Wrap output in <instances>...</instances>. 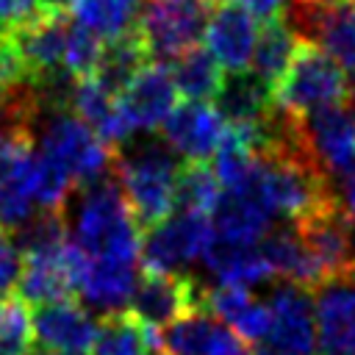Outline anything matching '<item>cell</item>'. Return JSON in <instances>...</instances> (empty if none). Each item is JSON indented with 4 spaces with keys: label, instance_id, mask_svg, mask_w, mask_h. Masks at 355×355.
Segmentation results:
<instances>
[{
    "label": "cell",
    "instance_id": "obj_1",
    "mask_svg": "<svg viewBox=\"0 0 355 355\" xmlns=\"http://www.w3.org/2000/svg\"><path fill=\"white\" fill-rule=\"evenodd\" d=\"M67 236L69 244L92 261L136 266L141 252V227L133 219L119 183L108 175L89 186H80Z\"/></svg>",
    "mask_w": 355,
    "mask_h": 355
},
{
    "label": "cell",
    "instance_id": "obj_2",
    "mask_svg": "<svg viewBox=\"0 0 355 355\" xmlns=\"http://www.w3.org/2000/svg\"><path fill=\"white\" fill-rule=\"evenodd\" d=\"M111 169L141 233L178 211V175L183 164L164 139H130L114 155Z\"/></svg>",
    "mask_w": 355,
    "mask_h": 355
},
{
    "label": "cell",
    "instance_id": "obj_3",
    "mask_svg": "<svg viewBox=\"0 0 355 355\" xmlns=\"http://www.w3.org/2000/svg\"><path fill=\"white\" fill-rule=\"evenodd\" d=\"M272 100L291 116H308L322 108L352 105L355 86L333 58H327L319 47L300 42L286 75L272 89Z\"/></svg>",
    "mask_w": 355,
    "mask_h": 355
},
{
    "label": "cell",
    "instance_id": "obj_4",
    "mask_svg": "<svg viewBox=\"0 0 355 355\" xmlns=\"http://www.w3.org/2000/svg\"><path fill=\"white\" fill-rule=\"evenodd\" d=\"M36 133H39V150L50 155L80 186L100 180L114 166L111 147L103 144L97 133L67 108L42 111L36 122Z\"/></svg>",
    "mask_w": 355,
    "mask_h": 355
},
{
    "label": "cell",
    "instance_id": "obj_5",
    "mask_svg": "<svg viewBox=\"0 0 355 355\" xmlns=\"http://www.w3.org/2000/svg\"><path fill=\"white\" fill-rule=\"evenodd\" d=\"M211 0H141L136 33L153 64L178 61L205 36Z\"/></svg>",
    "mask_w": 355,
    "mask_h": 355
},
{
    "label": "cell",
    "instance_id": "obj_6",
    "mask_svg": "<svg viewBox=\"0 0 355 355\" xmlns=\"http://www.w3.org/2000/svg\"><path fill=\"white\" fill-rule=\"evenodd\" d=\"M286 25L300 42L319 47L341 72L355 78V3L352 0H288Z\"/></svg>",
    "mask_w": 355,
    "mask_h": 355
},
{
    "label": "cell",
    "instance_id": "obj_7",
    "mask_svg": "<svg viewBox=\"0 0 355 355\" xmlns=\"http://www.w3.org/2000/svg\"><path fill=\"white\" fill-rule=\"evenodd\" d=\"M214 241V225L208 214L175 211L164 222L141 233V263L153 275H178L183 266L205 258Z\"/></svg>",
    "mask_w": 355,
    "mask_h": 355
},
{
    "label": "cell",
    "instance_id": "obj_8",
    "mask_svg": "<svg viewBox=\"0 0 355 355\" xmlns=\"http://www.w3.org/2000/svg\"><path fill=\"white\" fill-rule=\"evenodd\" d=\"M194 311H202V286L186 275L144 272L128 302V313L158 336Z\"/></svg>",
    "mask_w": 355,
    "mask_h": 355
},
{
    "label": "cell",
    "instance_id": "obj_9",
    "mask_svg": "<svg viewBox=\"0 0 355 355\" xmlns=\"http://www.w3.org/2000/svg\"><path fill=\"white\" fill-rule=\"evenodd\" d=\"M269 327L263 336V352L269 355H316V316L311 291L283 283L277 286L269 300Z\"/></svg>",
    "mask_w": 355,
    "mask_h": 355
},
{
    "label": "cell",
    "instance_id": "obj_10",
    "mask_svg": "<svg viewBox=\"0 0 355 355\" xmlns=\"http://www.w3.org/2000/svg\"><path fill=\"white\" fill-rule=\"evenodd\" d=\"M302 147L311 161L330 178L355 169V108L333 105L302 116Z\"/></svg>",
    "mask_w": 355,
    "mask_h": 355
},
{
    "label": "cell",
    "instance_id": "obj_11",
    "mask_svg": "<svg viewBox=\"0 0 355 355\" xmlns=\"http://www.w3.org/2000/svg\"><path fill=\"white\" fill-rule=\"evenodd\" d=\"M164 144L186 164H205L222 147L227 125L211 103H183L161 125Z\"/></svg>",
    "mask_w": 355,
    "mask_h": 355
},
{
    "label": "cell",
    "instance_id": "obj_12",
    "mask_svg": "<svg viewBox=\"0 0 355 355\" xmlns=\"http://www.w3.org/2000/svg\"><path fill=\"white\" fill-rule=\"evenodd\" d=\"M69 272H72V291H78L86 305L105 311V316L122 313L139 283L133 263L92 261L83 258L72 244H69Z\"/></svg>",
    "mask_w": 355,
    "mask_h": 355
},
{
    "label": "cell",
    "instance_id": "obj_13",
    "mask_svg": "<svg viewBox=\"0 0 355 355\" xmlns=\"http://www.w3.org/2000/svg\"><path fill=\"white\" fill-rule=\"evenodd\" d=\"M31 327L33 349L39 355H80L92 349L97 333V322L92 319V313L72 300L36 308L31 316Z\"/></svg>",
    "mask_w": 355,
    "mask_h": 355
},
{
    "label": "cell",
    "instance_id": "obj_14",
    "mask_svg": "<svg viewBox=\"0 0 355 355\" xmlns=\"http://www.w3.org/2000/svg\"><path fill=\"white\" fill-rule=\"evenodd\" d=\"M258 22L239 6L219 0L205 25V50L227 72H247L258 44Z\"/></svg>",
    "mask_w": 355,
    "mask_h": 355
},
{
    "label": "cell",
    "instance_id": "obj_15",
    "mask_svg": "<svg viewBox=\"0 0 355 355\" xmlns=\"http://www.w3.org/2000/svg\"><path fill=\"white\" fill-rule=\"evenodd\" d=\"M175 103H178V89L169 67L153 61L119 94V111L133 133L161 128L166 116L175 111Z\"/></svg>",
    "mask_w": 355,
    "mask_h": 355
},
{
    "label": "cell",
    "instance_id": "obj_16",
    "mask_svg": "<svg viewBox=\"0 0 355 355\" xmlns=\"http://www.w3.org/2000/svg\"><path fill=\"white\" fill-rule=\"evenodd\" d=\"M316 338L324 355H355V280H336L313 300Z\"/></svg>",
    "mask_w": 355,
    "mask_h": 355
},
{
    "label": "cell",
    "instance_id": "obj_17",
    "mask_svg": "<svg viewBox=\"0 0 355 355\" xmlns=\"http://www.w3.org/2000/svg\"><path fill=\"white\" fill-rule=\"evenodd\" d=\"M17 291H19V302L33 308L67 300L72 294L69 241L55 250L22 252V275H19Z\"/></svg>",
    "mask_w": 355,
    "mask_h": 355
},
{
    "label": "cell",
    "instance_id": "obj_18",
    "mask_svg": "<svg viewBox=\"0 0 355 355\" xmlns=\"http://www.w3.org/2000/svg\"><path fill=\"white\" fill-rule=\"evenodd\" d=\"M158 344H164L169 355H247L244 341L205 311H194L169 324L158 336Z\"/></svg>",
    "mask_w": 355,
    "mask_h": 355
},
{
    "label": "cell",
    "instance_id": "obj_19",
    "mask_svg": "<svg viewBox=\"0 0 355 355\" xmlns=\"http://www.w3.org/2000/svg\"><path fill=\"white\" fill-rule=\"evenodd\" d=\"M214 100H216L214 108L219 111L225 125L239 130H252L263 125L275 108L272 86H266L252 72H227Z\"/></svg>",
    "mask_w": 355,
    "mask_h": 355
},
{
    "label": "cell",
    "instance_id": "obj_20",
    "mask_svg": "<svg viewBox=\"0 0 355 355\" xmlns=\"http://www.w3.org/2000/svg\"><path fill=\"white\" fill-rule=\"evenodd\" d=\"M261 252L272 269V275L286 277V283L300 286L305 291H311L313 286L322 288V272L313 261V255L308 252L305 241L300 239V233L291 227H280V230H269V236L261 241Z\"/></svg>",
    "mask_w": 355,
    "mask_h": 355
},
{
    "label": "cell",
    "instance_id": "obj_21",
    "mask_svg": "<svg viewBox=\"0 0 355 355\" xmlns=\"http://www.w3.org/2000/svg\"><path fill=\"white\" fill-rule=\"evenodd\" d=\"M205 266L216 277V286H239V288H252L266 280H272V269L258 247H233V244H219L211 241L205 252Z\"/></svg>",
    "mask_w": 355,
    "mask_h": 355
},
{
    "label": "cell",
    "instance_id": "obj_22",
    "mask_svg": "<svg viewBox=\"0 0 355 355\" xmlns=\"http://www.w3.org/2000/svg\"><path fill=\"white\" fill-rule=\"evenodd\" d=\"M69 17L94 39L114 42L136 31L139 0H67Z\"/></svg>",
    "mask_w": 355,
    "mask_h": 355
},
{
    "label": "cell",
    "instance_id": "obj_23",
    "mask_svg": "<svg viewBox=\"0 0 355 355\" xmlns=\"http://www.w3.org/2000/svg\"><path fill=\"white\" fill-rule=\"evenodd\" d=\"M150 64V55L139 39V33H128L122 39H114V42H105L103 44V53H100V61H97V69H94V80L100 86H105L111 94H122L125 86Z\"/></svg>",
    "mask_w": 355,
    "mask_h": 355
},
{
    "label": "cell",
    "instance_id": "obj_24",
    "mask_svg": "<svg viewBox=\"0 0 355 355\" xmlns=\"http://www.w3.org/2000/svg\"><path fill=\"white\" fill-rule=\"evenodd\" d=\"M158 344V333L139 324L128 311L108 313L97 322V333L92 341V355H150Z\"/></svg>",
    "mask_w": 355,
    "mask_h": 355
},
{
    "label": "cell",
    "instance_id": "obj_25",
    "mask_svg": "<svg viewBox=\"0 0 355 355\" xmlns=\"http://www.w3.org/2000/svg\"><path fill=\"white\" fill-rule=\"evenodd\" d=\"M300 47L297 33L286 25V19H272L258 33V44L252 53V75H258L266 86H277V80L286 75L294 53Z\"/></svg>",
    "mask_w": 355,
    "mask_h": 355
},
{
    "label": "cell",
    "instance_id": "obj_26",
    "mask_svg": "<svg viewBox=\"0 0 355 355\" xmlns=\"http://www.w3.org/2000/svg\"><path fill=\"white\" fill-rule=\"evenodd\" d=\"M169 72L178 94H186L191 103H205L208 97H216L225 78L222 67L214 61V55L205 47H194L186 55H180Z\"/></svg>",
    "mask_w": 355,
    "mask_h": 355
},
{
    "label": "cell",
    "instance_id": "obj_27",
    "mask_svg": "<svg viewBox=\"0 0 355 355\" xmlns=\"http://www.w3.org/2000/svg\"><path fill=\"white\" fill-rule=\"evenodd\" d=\"M219 194H222V186L211 166L183 164L178 175V211H200L211 216Z\"/></svg>",
    "mask_w": 355,
    "mask_h": 355
},
{
    "label": "cell",
    "instance_id": "obj_28",
    "mask_svg": "<svg viewBox=\"0 0 355 355\" xmlns=\"http://www.w3.org/2000/svg\"><path fill=\"white\" fill-rule=\"evenodd\" d=\"M33 327L25 302L6 297L0 300V355H31Z\"/></svg>",
    "mask_w": 355,
    "mask_h": 355
},
{
    "label": "cell",
    "instance_id": "obj_29",
    "mask_svg": "<svg viewBox=\"0 0 355 355\" xmlns=\"http://www.w3.org/2000/svg\"><path fill=\"white\" fill-rule=\"evenodd\" d=\"M44 14H53L50 0H0V31L22 28Z\"/></svg>",
    "mask_w": 355,
    "mask_h": 355
},
{
    "label": "cell",
    "instance_id": "obj_30",
    "mask_svg": "<svg viewBox=\"0 0 355 355\" xmlns=\"http://www.w3.org/2000/svg\"><path fill=\"white\" fill-rule=\"evenodd\" d=\"M22 275V252L17 239L8 236V230L0 227V300H6Z\"/></svg>",
    "mask_w": 355,
    "mask_h": 355
},
{
    "label": "cell",
    "instance_id": "obj_31",
    "mask_svg": "<svg viewBox=\"0 0 355 355\" xmlns=\"http://www.w3.org/2000/svg\"><path fill=\"white\" fill-rule=\"evenodd\" d=\"M227 3L244 8L252 19L258 17V19H266V22L280 19V14H283V8H286V0H227Z\"/></svg>",
    "mask_w": 355,
    "mask_h": 355
},
{
    "label": "cell",
    "instance_id": "obj_32",
    "mask_svg": "<svg viewBox=\"0 0 355 355\" xmlns=\"http://www.w3.org/2000/svg\"><path fill=\"white\" fill-rule=\"evenodd\" d=\"M252 355H269V352H263V349H261V352H252Z\"/></svg>",
    "mask_w": 355,
    "mask_h": 355
},
{
    "label": "cell",
    "instance_id": "obj_33",
    "mask_svg": "<svg viewBox=\"0 0 355 355\" xmlns=\"http://www.w3.org/2000/svg\"><path fill=\"white\" fill-rule=\"evenodd\" d=\"M352 3H355V0H352Z\"/></svg>",
    "mask_w": 355,
    "mask_h": 355
}]
</instances>
